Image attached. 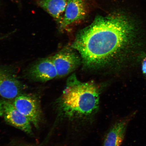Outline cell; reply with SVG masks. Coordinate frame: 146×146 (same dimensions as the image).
Here are the masks:
<instances>
[{
    "instance_id": "obj_1",
    "label": "cell",
    "mask_w": 146,
    "mask_h": 146,
    "mask_svg": "<svg viewBox=\"0 0 146 146\" xmlns=\"http://www.w3.org/2000/svg\"><path fill=\"white\" fill-rule=\"evenodd\" d=\"M135 31L132 20L123 13L98 16L78 33L72 47L78 52L86 68L113 69L125 56Z\"/></svg>"
},
{
    "instance_id": "obj_2",
    "label": "cell",
    "mask_w": 146,
    "mask_h": 146,
    "mask_svg": "<svg viewBox=\"0 0 146 146\" xmlns=\"http://www.w3.org/2000/svg\"><path fill=\"white\" fill-rule=\"evenodd\" d=\"M100 92L92 82H82L72 75L56 102L59 115L69 120L82 119L94 115L99 109Z\"/></svg>"
},
{
    "instance_id": "obj_3",
    "label": "cell",
    "mask_w": 146,
    "mask_h": 146,
    "mask_svg": "<svg viewBox=\"0 0 146 146\" xmlns=\"http://www.w3.org/2000/svg\"><path fill=\"white\" fill-rule=\"evenodd\" d=\"M25 88L13 69L0 66V95L7 99H14L21 94Z\"/></svg>"
},
{
    "instance_id": "obj_4",
    "label": "cell",
    "mask_w": 146,
    "mask_h": 146,
    "mask_svg": "<svg viewBox=\"0 0 146 146\" xmlns=\"http://www.w3.org/2000/svg\"><path fill=\"white\" fill-rule=\"evenodd\" d=\"M13 104L35 127H39L42 116L40 105L37 98L29 95L21 94L15 98Z\"/></svg>"
},
{
    "instance_id": "obj_5",
    "label": "cell",
    "mask_w": 146,
    "mask_h": 146,
    "mask_svg": "<svg viewBox=\"0 0 146 146\" xmlns=\"http://www.w3.org/2000/svg\"><path fill=\"white\" fill-rule=\"evenodd\" d=\"M50 58L57 71L58 78L70 74L82 62L80 55L70 49H64Z\"/></svg>"
},
{
    "instance_id": "obj_6",
    "label": "cell",
    "mask_w": 146,
    "mask_h": 146,
    "mask_svg": "<svg viewBox=\"0 0 146 146\" xmlns=\"http://www.w3.org/2000/svg\"><path fill=\"white\" fill-rule=\"evenodd\" d=\"M27 78L35 82H45L57 77V71L50 57L36 62L27 71Z\"/></svg>"
},
{
    "instance_id": "obj_7",
    "label": "cell",
    "mask_w": 146,
    "mask_h": 146,
    "mask_svg": "<svg viewBox=\"0 0 146 146\" xmlns=\"http://www.w3.org/2000/svg\"><path fill=\"white\" fill-rule=\"evenodd\" d=\"M3 104V116L5 121L27 134H32V123L28 119L18 111L11 102L4 100Z\"/></svg>"
},
{
    "instance_id": "obj_8",
    "label": "cell",
    "mask_w": 146,
    "mask_h": 146,
    "mask_svg": "<svg viewBox=\"0 0 146 146\" xmlns=\"http://www.w3.org/2000/svg\"><path fill=\"white\" fill-rule=\"evenodd\" d=\"M87 12L84 0H68L64 14L60 24V30L84 19Z\"/></svg>"
},
{
    "instance_id": "obj_9",
    "label": "cell",
    "mask_w": 146,
    "mask_h": 146,
    "mask_svg": "<svg viewBox=\"0 0 146 146\" xmlns=\"http://www.w3.org/2000/svg\"><path fill=\"white\" fill-rule=\"evenodd\" d=\"M136 114V111H134L115 123L107 133L103 146H121L125 138L127 126Z\"/></svg>"
},
{
    "instance_id": "obj_10",
    "label": "cell",
    "mask_w": 146,
    "mask_h": 146,
    "mask_svg": "<svg viewBox=\"0 0 146 146\" xmlns=\"http://www.w3.org/2000/svg\"><path fill=\"white\" fill-rule=\"evenodd\" d=\"M68 0H41L39 4L59 24L62 20Z\"/></svg>"
},
{
    "instance_id": "obj_11",
    "label": "cell",
    "mask_w": 146,
    "mask_h": 146,
    "mask_svg": "<svg viewBox=\"0 0 146 146\" xmlns=\"http://www.w3.org/2000/svg\"><path fill=\"white\" fill-rule=\"evenodd\" d=\"M141 68L142 72L146 76V57L142 62Z\"/></svg>"
},
{
    "instance_id": "obj_12",
    "label": "cell",
    "mask_w": 146,
    "mask_h": 146,
    "mask_svg": "<svg viewBox=\"0 0 146 146\" xmlns=\"http://www.w3.org/2000/svg\"><path fill=\"white\" fill-rule=\"evenodd\" d=\"M3 101L0 100V116H3Z\"/></svg>"
}]
</instances>
